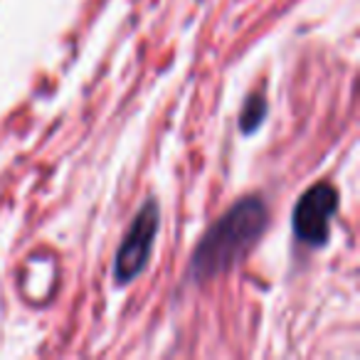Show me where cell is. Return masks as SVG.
Wrapping results in <instances>:
<instances>
[{
	"label": "cell",
	"mask_w": 360,
	"mask_h": 360,
	"mask_svg": "<svg viewBox=\"0 0 360 360\" xmlns=\"http://www.w3.org/2000/svg\"><path fill=\"white\" fill-rule=\"evenodd\" d=\"M338 207V193L328 183H316L311 186L304 195L299 198L291 215V225H294V235L301 242L311 247H319L328 237L330 217L335 215Z\"/></svg>",
	"instance_id": "7a4b0ae2"
},
{
	"label": "cell",
	"mask_w": 360,
	"mask_h": 360,
	"mask_svg": "<svg viewBox=\"0 0 360 360\" xmlns=\"http://www.w3.org/2000/svg\"><path fill=\"white\" fill-rule=\"evenodd\" d=\"M264 114H266L264 96H262V94H252L250 99H247L245 111H242V116H240V129L245 131V134H252V131H255L257 126L262 124Z\"/></svg>",
	"instance_id": "277c9868"
},
{
	"label": "cell",
	"mask_w": 360,
	"mask_h": 360,
	"mask_svg": "<svg viewBox=\"0 0 360 360\" xmlns=\"http://www.w3.org/2000/svg\"><path fill=\"white\" fill-rule=\"evenodd\" d=\"M266 205L259 198H245L232 205L200 240L191 262V276L205 281L242 262L266 230Z\"/></svg>",
	"instance_id": "6da1fadb"
},
{
	"label": "cell",
	"mask_w": 360,
	"mask_h": 360,
	"mask_svg": "<svg viewBox=\"0 0 360 360\" xmlns=\"http://www.w3.org/2000/svg\"><path fill=\"white\" fill-rule=\"evenodd\" d=\"M155 232H158V207L153 202H148L136 215V220L131 222L129 232H126L124 242H121L119 252H116V259H114L116 281L126 284V281H131L134 276L141 274V269L148 262L150 250H153Z\"/></svg>",
	"instance_id": "3957f363"
}]
</instances>
